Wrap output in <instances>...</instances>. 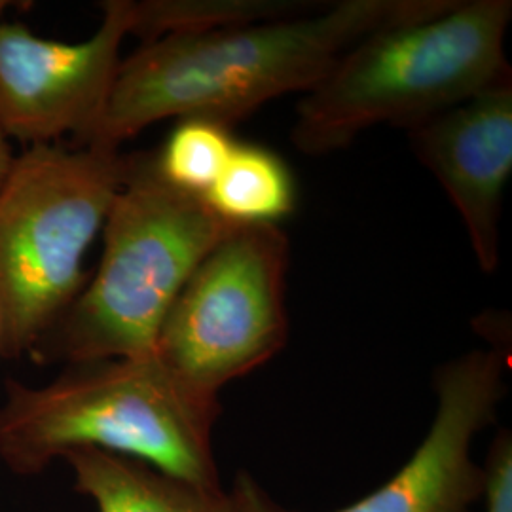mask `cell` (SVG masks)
Masks as SVG:
<instances>
[{"instance_id": "obj_10", "label": "cell", "mask_w": 512, "mask_h": 512, "mask_svg": "<svg viewBox=\"0 0 512 512\" xmlns=\"http://www.w3.org/2000/svg\"><path fill=\"white\" fill-rule=\"evenodd\" d=\"M76 490L97 512H234L230 495L169 478L135 459L97 450L67 454Z\"/></svg>"}, {"instance_id": "obj_12", "label": "cell", "mask_w": 512, "mask_h": 512, "mask_svg": "<svg viewBox=\"0 0 512 512\" xmlns=\"http://www.w3.org/2000/svg\"><path fill=\"white\" fill-rule=\"evenodd\" d=\"M306 2L268 0H147L133 2L131 33L148 40L220 27L249 25L311 12ZM147 40V42H148Z\"/></svg>"}, {"instance_id": "obj_5", "label": "cell", "mask_w": 512, "mask_h": 512, "mask_svg": "<svg viewBox=\"0 0 512 512\" xmlns=\"http://www.w3.org/2000/svg\"><path fill=\"white\" fill-rule=\"evenodd\" d=\"M131 160L112 148L35 145L0 186V349L31 348L73 306L84 258Z\"/></svg>"}, {"instance_id": "obj_15", "label": "cell", "mask_w": 512, "mask_h": 512, "mask_svg": "<svg viewBox=\"0 0 512 512\" xmlns=\"http://www.w3.org/2000/svg\"><path fill=\"white\" fill-rule=\"evenodd\" d=\"M14 162V156H12V150H10V143H8V137L2 133L0 129V186L4 183L10 167Z\"/></svg>"}, {"instance_id": "obj_2", "label": "cell", "mask_w": 512, "mask_h": 512, "mask_svg": "<svg viewBox=\"0 0 512 512\" xmlns=\"http://www.w3.org/2000/svg\"><path fill=\"white\" fill-rule=\"evenodd\" d=\"M219 414V399L192 391L156 357L90 363L50 384H8L0 458L29 475L71 452L97 450L222 492L213 450Z\"/></svg>"}, {"instance_id": "obj_6", "label": "cell", "mask_w": 512, "mask_h": 512, "mask_svg": "<svg viewBox=\"0 0 512 512\" xmlns=\"http://www.w3.org/2000/svg\"><path fill=\"white\" fill-rule=\"evenodd\" d=\"M291 243L279 226H238L203 258L165 317L156 359L186 387L219 399L289 338Z\"/></svg>"}, {"instance_id": "obj_14", "label": "cell", "mask_w": 512, "mask_h": 512, "mask_svg": "<svg viewBox=\"0 0 512 512\" xmlns=\"http://www.w3.org/2000/svg\"><path fill=\"white\" fill-rule=\"evenodd\" d=\"M484 512H512V437L497 433L482 467Z\"/></svg>"}, {"instance_id": "obj_4", "label": "cell", "mask_w": 512, "mask_h": 512, "mask_svg": "<svg viewBox=\"0 0 512 512\" xmlns=\"http://www.w3.org/2000/svg\"><path fill=\"white\" fill-rule=\"evenodd\" d=\"M236 224L167 183L154 158L131 160L103 224V255L69 308L63 348L82 365L150 359L188 279Z\"/></svg>"}, {"instance_id": "obj_9", "label": "cell", "mask_w": 512, "mask_h": 512, "mask_svg": "<svg viewBox=\"0 0 512 512\" xmlns=\"http://www.w3.org/2000/svg\"><path fill=\"white\" fill-rule=\"evenodd\" d=\"M408 141L456 207L478 268L494 274L512 173V80L408 129Z\"/></svg>"}, {"instance_id": "obj_13", "label": "cell", "mask_w": 512, "mask_h": 512, "mask_svg": "<svg viewBox=\"0 0 512 512\" xmlns=\"http://www.w3.org/2000/svg\"><path fill=\"white\" fill-rule=\"evenodd\" d=\"M236 145L230 126L207 118H183L169 133L154 164L167 183L203 198L219 179Z\"/></svg>"}, {"instance_id": "obj_11", "label": "cell", "mask_w": 512, "mask_h": 512, "mask_svg": "<svg viewBox=\"0 0 512 512\" xmlns=\"http://www.w3.org/2000/svg\"><path fill=\"white\" fill-rule=\"evenodd\" d=\"M205 203L236 226H279L296 207L291 169L272 150L238 143Z\"/></svg>"}, {"instance_id": "obj_3", "label": "cell", "mask_w": 512, "mask_h": 512, "mask_svg": "<svg viewBox=\"0 0 512 512\" xmlns=\"http://www.w3.org/2000/svg\"><path fill=\"white\" fill-rule=\"evenodd\" d=\"M511 18V0H450L435 14L368 33L298 103L294 147L321 156L378 124L408 131L512 80Z\"/></svg>"}, {"instance_id": "obj_1", "label": "cell", "mask_w": 512, "mask_h": 512, "mask_svg": "<svg viewBox=\"0 0 512 512\" xmlns=\"http://www.w3.org/2000/svg\"><path fill=\"white\" fill-rule=\"evenodd\" d=\"M450 0H342L289 18L148 40L118 67L82 137L112 148L167 118L234 126L287 93L313 90L361 38L446 8Z\"/></svg>"}, {"instance_id": "obj_16", "label": "cell", "mask_w": 512, "mask_h": 512, "mask_svg": "<svg viewBox=\"0 0 512 512\" xmlns=\"http://www.w3.org/2000/svg\"><path fill=\"white\" fill-rule=\"evenodd\" d=\"M6 6H8V2H4V0H0V18H2V14H4V10H6Z\"/></svg>"}, {"instance_id": "obj_7", "label": "cell", "mask_w": 512, "mask_h": 512, "mask_svg": "<svg viewBox=\"0 0 512 512\" xmlns=\"http://www.w3.org/2000/svg\"><path fill=\"white\" fill-rule=\"evenodd\" d=\"M507 359L476 349L435 376L437 412L420 446L378 490L334 512H471L482 495V467L471 448L505 395ZM234 512H293L279 507L249 475L230 492Z\"/></svg>"}, {"instance_id": "obj_8", "label": "cell", "mask_w": 512, "mask_h": 512, "mask_svg": "<svg viewBox=\"0 0 512 512\" xmlns=\"http://www.w3.org/2000/svg\"><path fill=\"white\" fill-rule=\"evenodd\" d=\"M133 2L109 0L92 37L61 42L0 21V129L10 139L50 145L99 118L131 35Z\"/></svg>"}]
</instances>
